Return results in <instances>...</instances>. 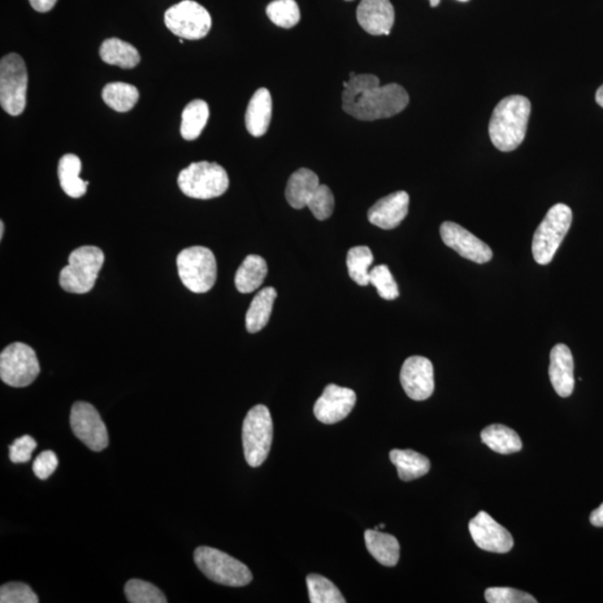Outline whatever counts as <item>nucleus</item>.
<instances>
[{"instance_id": "2f4dec72", "label": "nucleus", "mask_w": 603, "mask_h": 603, "mask_svg": "<svg viewBox=\"0 0 603 603\" xmlns=\"http://www.w3.org/2000/svg\"><path fill=\"white\" fill-rule=\"evenodd\" d=\"M312 603H345L344 596L331 581L320 575H309L306 578Z\"/></svg>"}, {"instance_id": "f03ea898", "label": "nucleus", "mask_w": 603, "mask_h": 603, "mask_svg": "<svg viewBox=\"0 0 603 603\" xmlns=\"http://www.w3.org/2000/svg\"><path fill=\"white\" fill-rule=\"evenodd\" d=\"M530 115V99L522 95H511L497 104L488 125L489 138L496 149L511 153L522 145Z\"/></svg>"}, {"instance_id": "a18cd8bd", "label": "nucleus", "mask_w": 603, "mask_h": 603, "mask_svg": "<svg viewBox=\"0 0 603 603\" xmlns=\"http://www.w3.org/2000/svg\"><path fill=\"white\" fill-rule=\"evenodd\" d=\"M4 233H5V225H4V221H0V240H3L4 238Z\"/></svg>"}, {"instance_id": "39448f33", "label": "nucleus", "mask_w": 603, "mask_h": 603, "mask_svg": "<svg viewBox=\"0 0 603 603\" xmlns=\"http://www.w3.org/2000/svg\"><path fill=\"white\" fill-rule=\"evenodd\" d=\"M572 210L564 203H557L548 211L533 236L532 251L536 262L548 266L571 227Z\"/></svg>"}, {"instance_id": "412c9836", "label": "nucleus", "mask_w": 603, "mask_h": 603, "mask_svg": "<svg viewBox=\"0 0 603 603\" xmlns=\"http://www.w3.org/2000/svg\"><path fill=\"white\" fill-rule=\"evenodd\" d=\"M318 175L310 169L301 168L290 177L285 189L286 201L294 210H303L307 207L315 190L319 188Z\"/></svg>"}, {"instance_id": "4be33fe9", "label": "nucleus", "mask_w": 603, "mask_h": 603, "mask_svg": "<svg viewBox=\"0 0 603 603\" xmlns=\"http://www.w3.org/2000/svg\"><path fill=\"white\" fill-rule=\"evenodd\" d=\"M369 553L385 567L397 566L401 558V544L396 537L379 532V530H367L364 532Z\"/></svg>"}, {"instance_id": "aec40b11", "label": "nucleus", "mask_w": 603, "mask_h": 603, "mask_svg": "<svg viewBox=\"0 0 603 603\" xmlns=\"http://www.w3.org/2000/svg\"><path fill=\"white\" fill-rule=\"evenodd\" d=\"M272 113L273 101L270 91L266 88L256 91L246 110L247 131L255 138L263 137L270 127Z\"/></svg>"}, {"instance_id": "9d476101", "label": "nucleus", "mask_w": 603, "mask_h": 603, "mask_svg": "<svg viewBox=\"0 0 603 603\" xmlns=\"http://www.w3.org/2000/svg\"><path fill=\"white\" fill-rule=\"evenodd\" d=\"M40 373V362L32 346L15 342L0 354V378L11 387H28Z\"/></svg>"}, {"instance_id": "f704fd0d", "label": "nucleus", "mask_w": 603, "mask_h": 603, "mask_svg": "<svg viewBox=\"0 0 603 603\" xmlns=\"http://www.w3.org/2000/svg\"><path fill=\"white\" fill-rule=\"evenodd\" d=\"M370 284L375 286L380 298L393 301L399 297L397 282L387 266H378L370 271Z\"/></svg>"}, {"instance_id": "0eeeda50", "label": "nucleus", "mask_w": 603, "mask_h": 603, "mask_svg": "<svg viewBox=\"0 0 603 603\" xmlns=\"http://www.w3.org/2000/svg\"><path fill=\"white\" fill-rule=\"evenodd\" d=\"M178 274L182 284L193 293H207L217 280V262L207 247L193 246L181 250L177 258Z\"/></svg>"}, {"instance_id": "e433bc0d", "label": "nucleus", "mask_w": 603, "mask_h": 603, "mask_svg": "<svg viewBox=\"0 0 603 603\" xmlns=\"http://www.w3.org/2000/svg\"><path fill=\"white\" fill-rule=\"evenodd\" d=\"M0 602L2 603H38L40 599L29 587L21 583H10L0 588Z\"/></svg>"}, {"instance_id": "20e7f679", "label": "nucleus", "mask_w": 603, "mask_h": 603, "mask_svg": "<svg viewBox=\"0 0 603 603\" xmlns=\"http://www.w3.org/2000/svg\"><path fill=\"white\" fill-rule=\"evenodd\" d=\"M178 186L186 196L207 201L227 192L229 178L218 163H194L179 173Z\"/></svg>"}, {"instance_id": "1a4fd4ad", "label": "nucleus", "mask_w": 603, "mask_h": 603, "mask_svg": "<svg viewBox=\"0 0 603 603\" xmlns=\"http://www.w3.org/2000/svg\"><path fill=\"white\" fill-rule=\"evenodd\" d=\"M28 74L19 54H8L0 62V104L8 115H20L26 107Z\"/></svg>"}, {"instance_id": "5701e85b", "label": "nucleus", "mask_w": 603, "mask_h": 603, "mask_svg": "<svg viewBox=\"0 0 603 603\" xmlns=\"http://www.w3.org/2000/svg\"><path fill=\"white\" fill-rule=\"evenodd\" d=\"M389 456L397 467L399 479L403 481L420 479L431 471V461L417 451L393 449L390 451Z\"/></svg>"}, {"instance_id": "79ce46f5", "label": "nucleus", "mask_w": 603, "mask_h": 603, "mask_svg": "<svg viewBox=\"0 0 603 603\" xmlns=\"http://www.w3.org/2000/svg\"><path fill=\"white\" fill-rule=\"evenodd\" d=\"M590 522L596 528H603V503L590 515Z\"/></svg>"}, {"instance_id": "dca6fc26", "label": "nucleus", "mask_w": 603, "mask_h": 603, "mask_svg": "<svg viewBox=\"0 0 603 603\" xmlns=\"http://www.w3.org/2000/svg\"><path fill=\"white\" fill-rule=\"evenodd\" d=\"M357 402V394L353 389L329 385L322 396L316 401L314 415L319 422L333 424L345 419L353 410Z\"/></svg>"}, {"instance_id": "4468645a", "label": "nucleus", "mask_w": 603, "mask_h": 603, "mask_svg": "<svg viewBox=\"0 0 603 603\" xmlns=\"http://www.w3.org/2000/svg\"><path fill=\"white\" fill-rule=\"evenodd\" d=\"M440 236L449 249L472 262L485 264L493 258V251L488 244L453 221L441 224Z\"/></svg>"}, {"instance_id": "b1692460", "label": "nucleus", "mask_w": 603, "mask_h": 603, "mask_svg": "<svg viewBox=\"0 0 603 603\" xmlns=\"http://www.w3.org/2000/svg\"><path fill=\"white\" fill-rule=\"evenodd\" d=\"M266 275V260L258 255L247 256L235 275V286L238 292L242 294L255 292L264 283Z\"/></svg>"}, {"instance_id": "58836bf2", "label": "nucleus", "mask_w": 603, "mask_h": 603, "mask_svg": "<svg viewBox=\"0 0 603 603\" xmlns=\"http://www.w3.org/2000/svg\"><path fill=\"white\" fill-rule=\"evenodd\" d=\"M37 442L33 437L25 435L19 438L10 447V458L14 464H25L32 458L33 451L36 449Z\"/></svg>"}, {"instance_id": "ddd939ff", "label": "nucleus", "mask_w": 603, "mask_h": 603, "mask_svg": "<svg viewBox=\"0 0 603 603\" xmlns=\"http://www.w3.org/2000/svg\"><path fill=\"white\" fill-rule=\"evenodd\" d=\"M401 381L407 396L416 401H427L435 390L431 360L414 355L402 364Z\"/></svg>"}, {"instance_id": "393cba45", "label": "nucleus", "mask_w": 603, "mask_h": 603, "mask_svg": "<svg viewBox=\"0 0 603 603\" xmlns=\"http://www.w3.org/2000/svg\"><path fill=\"white\" fill-rule=\"evenodd\" d=\"M82 163L75 155H65L59 163V179L63 192L72 198H81L86 194L89 181L82 180Z\"/></svg>"}, {"instance_id": "de8ad7c7", "label": "nucleus", "mask_w": 603, "mask_h": 603, "mask_svg": "<svg viewBox=\"0 0 603 603\" xmlns=\"http://www.w3.org/2000/svg\"><path fill=\"white\" fill-rule=\"evenodd\" d=\"M346 2H351V0H346Z\"/></svg>"}, {"instance_id": "c9c22d12", "label": "nucleus", "mask_w": 603, "mask_h": 603, "mask_svg": "<svg viewBox=\"0 0 603 603\" xmlns=\"http://www.w3.org/2000/svg\"><path fill=\"white\" fill-rule=\"evenodd\" d=\"M334 205H336V201H334L332 190L325 185H320L307 202L312 214L319 220L329 218L333 214Z\"/></svg>"}, {"instance_id": "a211bd4d", "label": "nucleus", "mask_w": 603, "mask_h": 603, "mask_svg": "<svg viewBox=\"0 0 603 603\" xmlns=\"http://www.w3.org/2000/svg\"><path fill=\"white\" fill-rule=\"evenodd\" d=\"M357 20L368 34L389 35L394 24V8L390 0H362L358 6Z\"/></svg>"}, {"instance_id": "7c9ffc66", "label": "nucleus", "mask_w": 603, "mask_h": 603, "mask_svg": "<svg viewBox=\"0 0 603 603\" xmlns=\"http://www.w3.org/2000/svg\"><path fill=\"white\" fill-rule=\"evenodd\" d=\"M373 254L367 246H355L346 255V266L351 279L360 286L370 284V267L372 266Z\"/></svg>"}, {"instance_id": "72a5a7b5", "label": "nucleus", "mask_w": 603, "mask_h": 603, "mask_svg": "<svg viewBox=\"0 0 603 603\" xmlns=\"http://www.w3.org/2000/svg\"><path fill=\"white\" fill-rule=\"evenodd\" d=\"M125 597L131 603H167V598L158 589L146 581L132 579L124 587Z\"/></svg>"}, {"instance_id": "a878e982", "label": "nucleus", "mask_w": 603, "mask_h": 603, "mask_svg": "<svg viewBox=\"0 0 603 603\" xmlns=\"http://www.w3.org/2000/svg\"><path fill=\"white\" fill-rule=\"evenodd\" d=\"M276 298L277 292L274 288L263 289L255 295L246 313L247 331L258 333L266 327Z\"/></svg>"}, {"instance_id": "f257e3e1", "label": "nucleus", "mask_w": 603, "mask_h": 603, "mask_svg": "<svg viewBox=\"0 0 603 603\" xmlns=\"http://www.w3.org/2000/svg\"><path fill=\"white\" fill-rule=\"evenodd\" d=\"M344 88L342 107L346 115L360 121L393 118L409 104V95L401 85L381 86L378 77L372 74L351 72Z\"/></svg>"}, {"instance_id": "c85d7f7f", "label": "nucleus", "mask_w": 603, "mask_h": 603, "mask_svg": "<svg viewBox=\"0 0 603 603\" xmlns=\"http://www.w3.org/2000/svg\"><path fill=\"white\" fill-rule=\"evenodd\" d=\"M210 119V107L202 99H194L185 107L181 115V137L193 141L201 136Z\"/></svg>"}, {"instance_id": "2eb2a0df", "label": "nucleus", "mask_w": 603, "mask_h": 603, "mask_svg": "<svg viewBox=\"0 0 603 603\" xmlns=\"http://www.w3.org/2000/svg\"><path fill=\"white\" fill-rule=\"evenodd\" d=\"M470 532L480 549L492 553H507L513 548L511 533L486 512H480L470 522Z\"/></svg>"}, {"instance_id": "f3484780", "label": "nucleus", "mask_w": 603, "mask_h": 603, "mask_svg": "<svg viewBox=\"0 0 603 603\" xmlns=\"http://www.w3.org/2000/svg\"><path fill=\"white\" fill-rule=\"evenodd\" d=\"M409 194L397 192L377 202L368 211V219L381 229H393L401 224L409 211Z\"/></svg>"}, {"instance_id": "6ab92c4d", "label": "nucleus", "mask_w": 603, "mask_h": 603, "mask_svg": "<svg viewBox=\"0 0 603 603\" xmlns=\"http://www.w3.org/2000/svg\"><path fill=\"white\" fill-rule=\"evenodd\" d=\"M549 376L559 397L571 396L575 390V361L566 345H557L551 350Z\"/></svg>"}, {"instance_id": "423d86ee", "label": "nucleus", "mask_w": 603, "mask_h": 603, "mask_svg": "<svg viewBox=\"0 0 603 603\" xmlns=\"http://www.w3.org/2000/svg\"><path fill=\"white\" fill-rule=\"evenodd\" d=\"M194 562L208 579L227 587H245L253 580L251 572L244 563L231 555L210 546H199L194 551Z\"/></svg>"}, {"instance_id": "c756f323", "label": "nucleus", "mask_w": 603, "mask_h": 603, "mask_svg": "<svg viewBox=\"0 0 603 603\" xmlns=\"http://www.w3.org/2000/svg\"><path fill=\"white\" fill-rule=\"evenodd\" d=\"M140 94L136 86L123 82L108 83L102 91L103 101L116 112H129L139 101Z\"/></svg>"}, {"instance_id": "9b49d317", "label": "nucleus", "mask_w": 603, "mask_h": 603, "mask_svg": "<svg viewBox=\"0 0 603 603\" xmlns=\"http://www.w3.org/2000/svg\"><path fill=\"white\" fill-rule=\"evenodd\" d=\"M164 23L172 34L184 40L206 37L211 28V16L205 7L193 0H184L164 12Z\"/></svg>"}, {"instance_id": "7ed1b4c3", "label": "nucleus", "mask_w": 603, "mask_h": 603, "mask_svg": "<svg viewBox=\"0 0 603 603\" xmlns=\"http://www.w3.org/2000/svg\"><path fill=\"white\" fill-rule=\"evenodd\" d=\"M104 253L97 246H82L69 254L68 264L60 273V285L73 294L89 293L94 288L104 264Z\"/></svg>"}, {"instance_id": "473e14b6", "label": "nucleus", "mask_w": 603, "mask_h": 603, "mask_svg": "<svg viewBox=\"0 0 603 603\" xmlns=\"http://www.w3.org/2000/svg\"><path fill=\"white\" fill-rule=\"evenodd\" d=\"M266 14L273 23L282 28H292L301 20V12L295 0H274L266 8Z\"/></svg>"}, {"instance_id": "a19ab883", "label": "nucleus", "mask_w": 603, "mask_h": 603, "mask_svg": "<svg viewBox=\"0 0 603 603\" xmlns=\"http://www.w3.org/2000/svg\"><path fill=\"white\" fill-rule=\"evenodd\" d=\"M30 5L35 11L40 12H47L55 6L58 0H29Z\"/></svg>"}, {"instance_id": "bb28decb", "label": "nucleus", "mask_w": 603, "mask_h": 603, "mask_svg": "<svg viewBox=\"0 0 603 603\" xmlns=\"http://www.w3.org/2000/svg\"><path fill=\"white\" fill-rule=\"evenodd\" d=\"M481 441L489 448L501 455L519 453L522 449V440L518 432L504 424H491L480 432Z\"/></svg>"}, {"instance_id": "49530a36", "label": "nucleus", "mask_w": 603, "mask_h": 603, "mask_svg": "<svg viewBox=\"0 0 603 603\" xmlns=\"http://www.w3.org/2000/svg\"><path fill=\"white\" fill-rule=\"evenodd\" d=\"M385 527V524H380V525H379V528H384Z\"/></svg>"}, {"instance_id": "ea45409f", "label": "nucleus", "mask_w": 603, "mask_h": 603, "mask_svg": "<svg viewBox=\"0 0 603 603\" xmlns=\"http://www.w3.org/2000/svg\"><path fill=\"white\" fill-rule=\"evenodd\" d=\"M59 467V458L54 451L45 450L38 455L33 464L34 474L42 480L49 479Z\"/></svg>"}, {"instance_id": "4c0bfd02", "label": "nucleus", "mask_w": 603, "mask_h": 603, "mask_svg": "<svg viewBox=\"0 0 603 603\" xmlns=\"http://www.w3.org/2000/svg\"><path fill=\"white\" fill-rule=\"evenodd\" d=\"M485 599L488 603H536L537 600L530 593L512 588H488L485 591Z\"/></svg>"}, {"instance_id": "6e6552de", "label": "nucleus", "mask_w": 603, "mask_h": 603, "mask_svg": "<svg viewBox=\"0 0 603 603\" xmlns=\"http://www.w3.org/2000/svg\"><path fill=\"white\" fill-rule=\"evenodd\" d=\"M273 420L270 410L258 405L249 411L242 424V447L247 464L258 467L266 461L273 441Z\"/></svg>"}, {"instance_id": "f8f14e48", "label": "nucleus", "mask_w": 603, "mask_h": 603, "mask_svg": "<svg viewBox=\"0 0 603 603\" xmlns=\"http://www.w3.org/2000/svg\"><path fill=\"white\" fill-rule=\"evenodd\" d=\"M69 424L74 435L91 450L101 451L107 448L108 435L106 424L91 403L84 401L74 403Z\"/></svg>"}, {"instance_id": "c03bdc74", "label": "nucleus", "mask_w": 603, "mask_h": 603, "mask_svg": "<svg viewBox=\"0 0 603 603\" xmlns=\"http://www.w3.org/2000/svg\"><path fill=\"white\" fill-rule=\"evenodd\" d=\"M429 2H431V6L432 8L437 7L440 4V0H429ZM458 2L466 3V2H470V0H458Z\"/></svg>"}, {"instance_id": "cd10ccee", "label": "nucleus", "mask_w": 603, "mask_h": 603, "mask_svg": "<svg viewBox=\"0 0 603 603\" xmlns=\"http://www.w3.org/2000/svg\"><path fill=\"white\" fill-rule=\"evenodd\" d=\"M99 56L103 62L121 68L136 67L141 60L136 47L119 38H108L104 41L99 49Z\"/></svg>"}, {"instance_id": "37998d69", "label": "nucleus", "mask_w": 603, "mask_h": 603, "mask_svg": "<svg viewBox=\"0 0 603 603\" xmlns=\"http://www.w3.org/2000/svg\"><path fill=\"white\" fill-rule=\"evenodd\" d=\"M596 101L599 104V106L603 107V85H601L600 88H599V90L597 91Z\"/></svg>"}]
</instances>
